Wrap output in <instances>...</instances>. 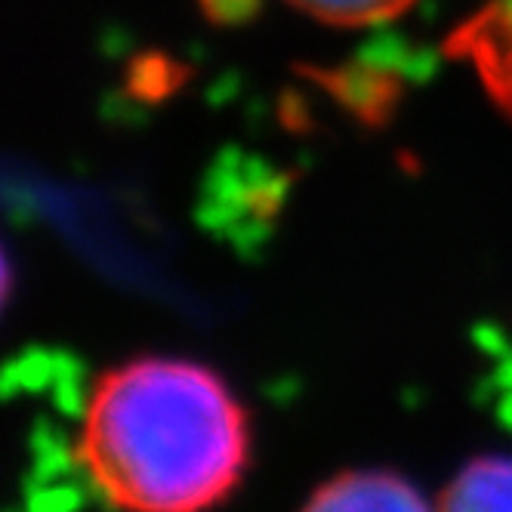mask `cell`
I'll list each match as a JSON object with an SVG mask.
<instances>
[{
  "mask_svg": "<svg viewBox=\"0 0 512 512\" xmlns=\"http://www.w3.org/2000/svg\"><path fill=\"white\" fill-rule=\"evenodd\" d=\"M448 53L466 59L491 99L512 118V0H488L448 41Z\"/></svg>",
  "mask_w": 512,
  "mask_h": 512,
  "instance_id": "obj_2",
  "label": "cell"
},
{
  "mask_svg": "<svg viewBox=\"0 0 512 512\" xmlns=\"http://www.w3.org/2000/svg\"><path fill=\"white\" fill-rule=\"evenodd\" d=\"M297 10L327 22V25H343V28H361V25H377L386 19H395L405 13L414 0H287Z\"/></svg>",
  "mask_w": 512,
  "mask_h": 512,
  "instance_id": "obj_5",
  "label": "cell"
},
{
  "mask_svg": "<svg viewBox=\"0 0 512 512\" xmlns=\"http://www.w3.org/2000/svg\"><path fill=\"white\" fill-rule=\"evenodd\" d=\"M75 454L118 512H210L244 482L250 420L216 371L142 355L93 380Z\"/></svg>",
  "mask_w": 512,
  "mask_h": 512,
  "instance_id": "obj_1",
  "label": "cell"
},
{
  "mask_svg": "<svg viewBox=\"0 0 512 512\" xmlns=\"http://www.w3.org/2000/svg\"><path fill=\"white\" fill-rule=\"evenodd\" d=\"M300 512H438L395 472L349 469L312 491Z\"/></svg>",
  "mask_w": 512,
  "mask_h": 512,
  "instance_id": "obj_3",
  "label": "cell"
},
{
  "mask_svg": "<svg viewBox=\"0 0 512 512\" xmlns=\"http://www.w3.org/2000/svg\"><path fill=\"white\" fill-rule=\"evenodd\" d=\"M438 512H512V457L469 460L445 488Z\"/></svg>",
  "mask_w": 512,
  "mask_h": 512,
  "instance_id": "obj_4",
  "label": "cell"
}]
</instances>
